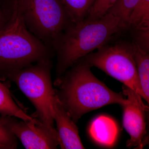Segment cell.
<instances>
[{
    "mask_svg": "<svg viewBox=\"0 0 149 149\" xmlns=\"http://www.w3.org/2000/svg\"><path fill=\"white\" fill-rule=\"evenodd\" d=\"M91 67L80 60L56 80L60 85L56 94L74 123L88 112L111 104L122 106L128 102L97 78Z\"/></svg>",
    "mask_w": 149,
    "mask_h": 149,
    "instance_id": "cell-1",
    "label": "cell"
},
{
    "mask_svg": "<svg viewBox=\"0 0 149 149\" xmlns=\"http://www.w3.org/2000/svg\"><path fill=\"white\" fill-rule=\"evenodd\" d=\"M122 32L118 20L109 13L98 19L72 24L60 37L55 47L56 79L81 59Z\"/></svg>",
    "mask_w": 149,
    "mask_h": 149,
    "instance_id": "cell-2",
    "label": "cell"
},
{
    "mask_svg": "<svg viewBox=\"0 0 149 149\" xmlns=\"http://www.w3.org/2000/svg\"><path fill=\"white\" fill-rule=\"evenodd\" d=\"M10 19L0 30V80L40 61L51 59L55 52L29 32L21 10L13 4Z\"/></svg>",
    "mask_w": 149,
    "mask_h": 149,
    "instance_id": "cell-3",
    "label": "cell"
},
{
    "mask_svg": "<svg viewBox=\"0 0 149 149\" xmlns=\"http://www.w3.org/2000/svg\"><path fill=\"white\" fill-rule=\"evenodd\" d=\"M18 6L26 28L54 52L60 37L75 23L62 0H22Z\"/></svg>",
    "mask_w": 149,
    "mask_h": 149,
    "instance_id": "cell-4",
    "label": "cell"
},
{
    "mask_svg": "<svg viewBox=\"0 0 149 149\" xmlns=\"http://www.w3.org/2000/svg\"><path fill=\"white\" fill-rule=\"evenodd\" d=\"M52 68L51 59L43 60L12 72L8 79L14 82L33 104L40 123L56 131L54 126L53 104L56 92L51 80Z\"/></svg>",
    "mask_w": 149,
    "mask_h": 149,
    "instance_id": "cell-5",
    "label": "cell"
},
{
    "mask_svg": "<svg viewBox=\"0 0 149 149\" xmlns=\"http://www.w3.org/2000/svg\"><path fill=\"white\" fill-rule=\"evenodd\" d=\"M115 41L113 38L96 52L88 54L81 59L91 67L101 70L145 99L133 57L131 40L129 38H122Z\"/></svg>",
    "mask_w": 149,
    "mask_h": 149,
    "instance_id": "cell-6",
    "label": "cell"
},
{
    "mask_svg": "<svg viewBox=\"0 0 149 149\" xmlns=\"http://www.w3.org/2000/svg\"><path fill=\"white\" fill-rule=\"evenodd\" d=\"M123 90L128 97V102L122 106L123 126L130 136L126 145L128 148H141L146 135V112L149 108L138 93L124 85Z\"/></svg>",
    "mask_w": 149,
    "mask_h": 149,
    "instance_id": "cell-7",
    "label": "cell"
},
{
    "mask_svg": "<svg viewBox=\"0 0 149 149\" xmlns=\"http://www.w3.org/2000/svg\"><path fill=\"white\" fill-rule=\"evenodd\" d=\"M13 117L11 128L26 149H56L59 145L57 131H52L41 123L19 121Z\"/></svg>",
    "mask_w": 149,
    "mask_h": 149,
    "instance_id": "cell-8",
    "label": "cell"
},
{
    "mask_svg": "<svg viewBox=\"0 0 149 149\" xmlns=\"http://www.w3.org/2000/svg\"><path fill=\"white\" fill-rule=\"evenodd\" d=\"M53 117L57 126L59 145L61 149H84L78 128L69 113L65 109L56 93L53 104Z\"/></svg>",
    "mask_w": 149,
    "mask_h": 149,
    "instance_id": "cell-9",
    "label": "cell"
},
{
    "mask_svg": "<svg viewBox=\"0 0 149 149\" xmlns=\"http://www.w3.org/2000/svg\"><path fill=\"white\" fill-rule=\"evenodd\" d=\"M144 49L149 50V0H139L123 32Z\"/></svg>",
    "mask_w": 149,
    "mask_h": 149,
    "instance_id": "cell-10",
    "label": "cell"
},
{
    "mask_svg": "<svg viewBox=\"0 0 149 149\" xmlns=\"http://www.w3.org/2000/svg\"><path fill=\"white\" fill-rule=\"evenodd\" d=\"M118 128L115 122L107 116H99L91 124L90 132L93 139L104 146H111L117 138Z\"/></svg>",
    "mask_w": 149,
    "mask_h": 149,
    "instance_id": "cell-11",
    "label": "cell"
},
{
    "mask_svg": "<svg viewBox=\"0 0 149 149\" xmlns=\"http://www.w3.org/2000/svg\"><path fill=\"white\" fill-rule=\"evenodd\" d=\"M133 57L145 100L149 102V50L143 48L130 39Z\"/></svg>",
    "mask_w": 149,
    "mask_h": 149,
    "instance_id": "cell-12",
    "label": "cell"
},
{
    "mask_svg": "<svg viewBox=\"0 0 149 149\" xmlns=\"http://www.w3.org/2000/svg\"><path fill=\"white\" fill-rule=\"evenodd\" d=\"M0 114L1 116L19 118L25 122L40 123L26 113L14 100L8 88L0 82Z\"/></svg>",
    "mask_w": 149,
    "mask_h": 149,
    "instance_id": "cell-13",
    "label": "cell"
},
{
    "mask_svg": "<svg viewBox=\"0 0 149 149\" xmlns=\"http://www.w3.org/2000/svg\"><path fill=\"white\" fill-rule=\"evenodd\" d=\"M75 23L85 20L88 17L95 0H62Z\"/></svg>",
    "mask_w": 149,
    "mask_h": 149,
    "instance_id": "cell-14",
    "label": "cell"
},
{
    "mask_svg": "<svg viewBox=\"0 0 149 149\" xmlns=\"http://www.w3.org/2000/svg\"><path fill=\"white\" fill-rule=\"evenodd\" d=\"M139 0H118L110 9L108 13L118 21L123 31L126 28L128 19L132 10Z\"/></svg>",
    "mask_w": 149,
    "mask_h": 149,
    "instance_id": "cell-15",
    "label": "cell"
},
{
    "mask_svg": "<svg viewBox=\"0 0 149 149\" xmlns=\"http://www.w3.org/2000/svg\"><path fill=\"white\" fill-rule=\"evenodd\" d=\"M13 117L0 116V149H14L17 147L16 137L11 128Z\"/></svg>",
    "mask_w": 149,
    "mask_h": 149,
    "instance_id": "cell-16",
    "label": "cell"
},
{
    "mask_svg": "<svg viewBox=\"0 0 149 149\" xmlns=\"http://www.w3.org/2000/svg\"><path fill=\"white\" fill-rule=\"evenodd\" d=\"M118 0H95L87 20H95L104 16Z\"/></svg>",
    "mask_w": 149,
    "mask_h": 149,
    "instance_id": "cell-17",
    "label": "cell"
},
{
    "mask_svg": "<svg viewBox=\"0 0 149 149\" xmlns=\"http://www.w3.org/2000/svg\"><path fill=\"white\" fill-rule=\"evenodd\" d=\"M12 13V6L0 3V30L10 19Z\"/></svg>",
    "mask_w": 149,
    "mask_h": 149,
    "instance_id": "cell-18",
    "label": "cell"
},
{
    "mask_svg": "<svg viewBox=\"0 0 149 149\" xmlns=\"http://www.w3.org/2000/svg\"><path fill=\"white\" fill-rule=\"evenodd\" d=\"M17 3H21L22 0H14Z\"/></svg>",
    "mask_w": 149,
    "mask_h": 149,
    "instance_id": "cell-19",
    "label": "cell"
},
{
    "mask_svg": "<svg viewBox=\"0 0 149 149\" xmlns=\"http://www.w3.org/2000/svg\"><path fill=\"white\" fill-rule=\"evenodd\" d=\"M2 1H3V0H0V3H1V2Z\"/></svg>",
    "mask_w": 149,
    "mask_h": 149,
    "instance_id": "cell-20",
    "label": "cell"
}]
</instances>
